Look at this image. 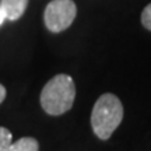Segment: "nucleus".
I'll use <instances>...</instances> for the list:
<instances>
[{"label":"nucleus","instance_id":"nucleus-1","mask_svg":"<svg viewBox=\"0 0 151 151\" xmlns=\"http://www.w3.org/2000/svg\"><path fill=\"white\" fill-rule=\"evenodd\" d=\"M76 98V84L69 74H58L45 84L41 92V106L48 115L59 116L70 111Z\"/></svg>","mask_w":151,"mask_h":151},{"label":"nucleus","instance_id":"nucleus-2","mask_svg":"<svg viewBox=\"0 0 151 151\" xmlns=\"http://www.w3.org/2000/svg\"><path fill=\"white\" fill-rule=\"evenodd\" d=\"M123 120V105L115 94H102L94 104L91 126L98 139L108 140Z\"/></svg>","mask_w":151,"mask_h":151},{"label":"nucleus","instance_id":"nucleus-3","mask_svg":"<svg viewBox=\"0 0 151 151\" xmlns=\"http://www.w3.org/2000/svg\"><path fill=\"white\" fill-rule=\"evenodd\" d=\"M77 16V7L73 0H52L43 14L45 25L52 32H62L70 27Z\"/></svg>","mask_w":151,"mask_h":151},{"label":"nucleus","instance_id":"nucleus-4","mask_svg":"<svg viewBox=\"0 0 151 151\" xmlns=\"http://www.w3.org/2000/svg\"><path fill=\"white\" fill-rule=\"evenodd\" d=\"M28 0H0V7L4 13L6 20L16 21L24 14Z\"/></svg>","mask_w":151,"mask_h":151},{"label":"nucleus","instance_id":"nucleus-5","mask_svg":"<svg viewBox=\"0 0 151 151\" xmlns=\"http://www.w3.org/2000/svg\"><path fill=\"white\" fill-rule=\"evenodd\" d=\"M7 151H39V143L34 137H22L17 141H11Z\"/></svg>","mask_w":151,"mask_h":151},{"label":"nucleus","instance_id":"nucleus-6","mask_svg":"<svg viewBox=\"0 0 151 151\" xmlns=\"http://www.w3.org/2000/svg\"><path fill=\"white\" fill-rule=\"evenodd\" d=\"M11 141H13V134L10 133V130L0 126V151H7Z\"/></svg>","mask_w":151,"mask_h":151},{"label":"nucleus","instance_id":"nucleus-7","mask_svg":"<svg viewBox=\"0 0 151 151\" xmlns=\"http://www.w3.org/2000/svg\"><path fill=\"white\" fill-rule=\"evenodd\" d=\"M141 24L146 29L151 31V3L146 6V9L141 13Z\"/></svg>","mask_w":151,"mask_h":151},{"label":"nucleus","instance_id":"nucleus-8","mask_svg":"<svg viewBox=\"0 0 151 151\" xmlns=\"http://www.w3.org/2000/svg\"><path fill=\"white\" fill-rule=\"evenodd\" d=\"M6 94H7V92H6V88H4L3 86H1V84H0V104H1L3 101H4Z\"/></svg>","mask_w":151,"mask_h":151},{"label":"nucleus","instance_id":"nucleus-9","mask_svg":"<svg viewBox=\"0 0 151 151\" xmlns=\"http://www.w3.org/2000/svg\"><path fill=\"white\" fill-rule=\"evenodd\" d=\"M6 20V17H4V13H3V10H1V7H0V25L3 24V21Z\"/></svg>","mask_w":151,"mask_h":151}]
</instances>
